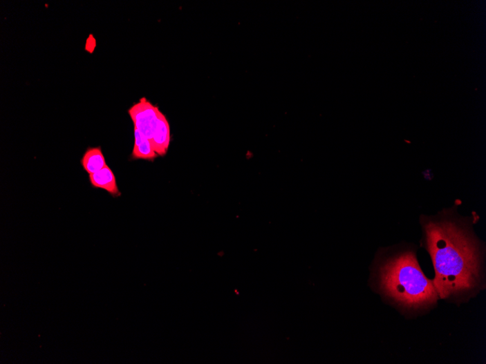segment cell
I'll return each mask as SVG.
<instances>
[{
    "label": "cell",
    "mask_w": 486,
    "mask_h": 364,
    "mask_svg": "<svg viewBox=\"0 0 486 364\" xmlns=\"http://www.w3.org/2000/svg\"><path fill=\"white\" fill-rule=\"evenodd\" d=\"M372 289L407 318L431 312L440 298L433 279L424 274L416 247L402 243L380 248L372 263Z\"/></svg>",
    "instance_id": "2"
},
{
    "label": "cell",
    "mask_w": 486,
    "mask_h": 364,
    "mask_svg": "<svg viewBox=\"0 0 486 364\" xmlns=\"http://www.w3.org/2000/svg\"><path fill=\"white\" fill-rule=\"evenodd\" d=\"M160 112L159 108L145 97H142L129 110L134 128L140 131L149 140L153 135Z\"/></svg>",
    "instance_id": "3"
},
{
    "label": "cell",
    "mask_w": 486,
    "mask_h": 364,
    "mask_svg": "<svg viewBox=\"0 0 486 364\" xmlns=\"http://www.w3.org/2000/svg\"><path fill=\"white\" fill-rule=\"evenodd\" d=\"M89 180L93 187L104 189L112 195L113 198H118L121 195L117 184L116 177L107 165L100 171L89 175Z\"/></svg>",
    "instance_id": "5"
},
{
    "label": "cell",
    "mask_w": 486,
    "mask_h": 364,
    "mask_svg": "<svg viewBox=\"0 0 486 364\" xmlns=\"http://www.w3.org/2000/svg\"><path fill=\"white\" fill-rule=\"evenodd\" d=\"M458 206L422 215L420 221L440 300L460 306L486 289V267L485 246L474 229L479 217L461 215Z\"/></svg>",
    "instance_id": "1"
},
{
    "label": "cell",
    "mask_w": 486,
    "mask_h": 364,
    "mask_svg": "<svg viewBox=\"0 0 486 364\" xmlns=\"http://www.w3.org/2000/svg\"><path fill=\"white\" fill-rule=\"evenodd\" d=\"M158 156H165L171 144V128L168 119L160 112L153 135L150 140Z\"/></svg>",
    "instance_id": "4"
},
{
    "label": "cell",
    "mask_w": 486,
    "mask_h": 364,
    "mask_svg": "<svg viewBox=\"0 0 486 364\" xmlns=\"http://www.w3.org/2000/svg\"><path fill=\"white\" fill-rule=\"evenodd\" d=\"M83 169L89 175L100 171L106 166L101 147L89 148L80 161Z\"/></svg>",
    "instance_id": "7"
},
{
    "label": "cell",
    "mask_w": 486,
    "mask_h": 364,
    "mask_svg": "<svg viewBox=\"0 0 486 364\" xmlns=\"http://www.w3.org/2000/svg\"><path fill=\"white\" fill-rule=\"evenodd\" d=\"M135 142L132 151L134 160H154L158 157L150 140L134 128Z\"/></svg>",
    "instance_id": "6"
}]
</instances>
